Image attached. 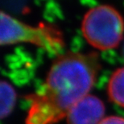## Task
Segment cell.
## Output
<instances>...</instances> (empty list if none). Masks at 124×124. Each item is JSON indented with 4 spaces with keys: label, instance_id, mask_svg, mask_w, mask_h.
<instances>
[{
    "label": "cell",
    "instance_id": "ba28073f",
    "mask_svg": "<svg viewBox=\"0 0 124 124\" xmlns=\"http://www.w3.org/2000/svg\"><path fill=\"white\" fill-rule=\"evenodd\" d=\"M123 53H124V47H123Z\"/></svg>",
    "mask_w": 124,
    "mask_h": 124
},
{
    "label": "cell",
    "instance_id": "52a82bcc",
    "mask_svg": "<svg viewBox=\"0 0 124 124\" xmlns=\"http://www.w3.org/2000/svg\"><path fill=\"white\" fill-rule=\"evenodd\" d=\"M99 124H124V118L118 116H110L103 118Z\"/></svg>",
    "mask_w": 124,
    "mask_h": 124
},
{
    "label": "cell",
    "instance_id": "5b68a950",
    "mask_svg": "<svg viewBox=\"0 0 124 124\" xmlns=\"http://www.w3.org/2000/svg\"><path fill=\"white\" fill-rule=\"evenodd\" d=\"M107 93L114 103L124 107V67L118 69L111 75Z\"/></svg>",
    "mask_w": 124,
    "mask_h": 124
},
{
    "label": "cell",
    "instance_id": "8992f818",
    "mask_svg": "<svg viewBox=\"0 0 124 124\" xmlns=\"http://www.w3.org/2000/svg\"><path fill=\"white\" fill-rule=\"evenodd\" d=\"M0 95H1V103H0V114L1 118L4 119L12 112L16 101V93L14 88L7 82L2 81L0 84Z\"/></svg>",
    "mask_w": 124,
    "mask_h": 124
},
{
    "label": "cell",
    "instance_id": "3957f363",
    "mask_svg": "<svg viewBox=\"0 0 124 124\" xmlns=\"http://www.w3.org/2000/svg\"><path fill=\"white\" fill-rule=\"evenodd\" d=\"M1 44H12L19 42L31 43L46 49L49 53L59 54L64 48L62 33L50 24L40 23L31 27L1 12Z\"/></svg>",
    "mask_w": 124,
    "mask_h": 124
},
{
    "label": "cell",
    "instance_id": "7a4b0ae2",
    "mask_svg": "<svg viewBox=\"0 0 124 124\" xmlns=\"http://www.w3.org/2000/svg\"><path fill=\"white\" fill-rule=\"evenodd\" d=\"M81 31L90 45L99 50H108L116 48L122 40L124 21L113 7L101 5L85 15Z\"/></svg>",
    "mask_w": 124,
    "mask_h": 124
},
{
    "label": "cell",
    "instance_id": "6da1fadb",
    "mask_svg": "<svg viewBox=\"0 0 124 124\" xmlns=\"http://www.w3.org/2000/svg\"><path fill=\"white\" fill-rule=\"evenodd\" d=\"M101 68L95 53H67L52 64L45 82L36 93L27 97L30 107L26 124H55L88 95Z\"/></svg>",
    "mask_w": 124,
    "mask_h": 124
},
{
    "label": "cell",
    "instance_id": "277c9868",
    "mask_svg": "<svg viewBox=\"0 0 124 124\" xmlns=\"http://www.w3.org/2000/svg\"><path fill=\"white\" fill-rule=\"evenodd\" d=\"M105 106L98 97L88 94L78 101L67 114L68 124H99L103 119Z\"/></svg>",
    "mask_w": 124,
    "mask_h": 124
}]
</instances>
